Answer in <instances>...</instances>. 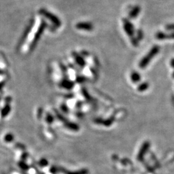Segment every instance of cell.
<instances>
[{"instance_id": "obj_4", "label": "cell", "mask_w": 174, "mask_h": 174, "mask_svg": "<svg viewBox=\"0 0 174 174\" xmlns=\"http://www.w3.org/2000/svg\"><path fill=\"white\" fill-rule=\"evenodd\" d=\"M140 12V7H136L130 12L129 16L130 17L132 18H135L139 15V13Z\"/></svg>"}, {"instance_id": "obj_3", "label": "cell", "mask_w": 174, "mask_h": 174, "mask_svg": "<svg viewBox=\"0 0 174 174\" xmlns=\"http://www.w3.org/2000/svg\"><path fill=\"white\" fill-rule=\"evenodd\" d=\"M46 23L45 22V21H42L41 24L40 25V27H39V28H38V30L37 32H36V35L34 36L33 41H32V46H34L36 45V43L38 42L39 38L41 37V36L42 33L43 32V30H45V28L46 27Z\"/></svg>"}, {"instance_id": "obj_1", "label": "cell", "mask_w": 174, "mask_h": 174, "mask_svg": "<svg viewBox=\"0 0 174 174\" xmlns=\"http://www.w3.org/2000/svg\"><path fill=\"white\" fill-rule=\"evenodd\" d=\"M39 14L43 16L46 17V19L50 20L54 25H56V27H60L61 25V21H60L59 18H58V17L56 15H54L52 12H49V10H47L46 9H41L39 10Z\"/></svg>"}, {"instance_id": "obj_2", "label": "cell", "mask_w": 174, "mask_h": 174, "mask_svg": "<svg viewBox=\"0 0 174 174\" xmlns=\"http://www.w3.org/2000/svg\"><path fill=\"white\" fill-rule=\"evenodd\" d=\"M75 27L78 30L84 31H92L94 29V25L90 22H79L76 24Z\"/></svg>"}, {"instance_id": "obj_5", "label": "cell", "mask_w": 174, "mask_h": 174, "mask_svg": "<svg viewBox=\"0 0 174 174\" xmlns=\"http://www.w3.org/2000/svg\"><path fill=\"white\" fill-rule=\"evenodd\" d=\"M13 139H14V137L11 133L7 134V135L5 136V141L7 143L12 141L13 140Z\"/></svg>"}]
</instances>
